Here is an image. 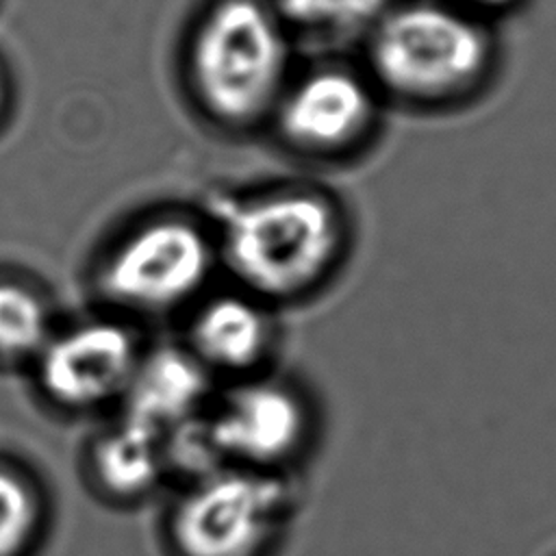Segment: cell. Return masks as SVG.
I'll return each mask as SVG.
<instances>
[{
  "label": "cell",
  "instance_id": "8fae6325",
  "mask_svg": "<svg viewBox=\"0 0 556 556\" xmlns=\"http://www.w3.org/2000/svg\"><path fill=\"white\" fill-rule=\"evenodd\" d=\"M217 387V378L182 341H163L146 345L126 395L113 413L174 437L202 417Z\"/></svg>",
  "mask_w": 556,
  "mask_h": 556
},
{
  "label": "cell",
  "instance_id": "30bf717a",
  "mask_svg": "<svg viewBox=\"0 0 556 556\" xmlns=\"http://www.w3.org/2000/svg\"><path fill=\"white\" fill-rule=\"evenodd\" d=\"M180 341L222 384L267 371L276 324L269 304L241 289L224 291L193 304Z\"/></svg>",
  "mask_w": 556,
  "mask_h": 556
},
{
  "label": "cell",
  "instance_id": "4fadbf2b",
  "mask_svg": "<svg viewBox=\"0 0 556 556\" xmlns=\"http://www.w3.org/2000/svg\"><path fill=\"white\" fill-rule=\"evenodd\" d=\"M48 298L26 280L0 276V367H30L54 332Z\"/></svg>",
  "mask_w": 556,
  "mask_h": 556
},
{
  "label": "cell",
  "instance_id": "277c9868",
  "mask_svg": "<svg viewBox=\"0 0 556 556\" xmlns=\"http://www.w3.org/2000/svg\"><path fill=\"white\" fill-rule=\"evenodd\" d=\"M291 510L289 473L215 465L172 484L159 536L165 556H271Z\"/></svg>",
  "mask_w": 556,
  "mask_h": 556
},
{
  "label": "cell",
  "instance_id": "8992f818",
  "mask_svg": "<svg viewBox=\"0 0 556 556\" xmlns=\"http://www.w3.org/2000/svg\"><path fill=\"white\" fill-rule=\"evenodd\" d=\"M219 263L215 235L180 213L148 217L102 256L93 280L102 302L126 313L161 317L195 304Z\"/></svg>",
  "mask_w": 556,
  "mask_h": 556
},
{
  "label": "cell",
  "instance_id": "6da1fadb",
  "mask_svg": "<svg viewBox=\"0 0 556 556\" xmlns=\"http://www.w3.org/2000/svg\"><path fill=\"white\" fill-rule=\"evenodd\" d=\"M500 43L493 24L452 0H395L367 24L361 65L384 102L450 111L493 80Z\"/></svg>",
  "mask_w": 556,
  "mask_h": 556
},
{
  "label": "cell",
  "instance_id": "7a4b0ae2",
  "mask_svg": "<svg viewBox=\"0 0 556 556\" xmlns=\"http://www.w3.org/2000/svg\"><path fill=\"white\" fill-rule=\"evenodd\" d=\"M219 263L241 291L265 304L319 291L350 245L343 204L315 185H282L222 206Z\"/></svg>",
  "mask_w": 556,
  "mask_h": 556
},
{
  "label": "cell",
  "instance_id": "7c38bea8",
  "mask_svg": "<svg viewBox=\"0 0 556 556\" xmlns=\"http://www.w3.org/2000/svg\"><path fill=\"white\" fill-rule=\"evenodd\" d=\"M50 526L48 491L20 458L0 454V556H35Z\"/></svg>",
  "mask_w": 556,
  "mask_h": 556
},
{
  "label": "cell",
  "instance_id": "ba28073f",
  "mask_svg": "<svg viewBox=\"0 0 556 556\" xmlns=\"http://www.w3.org/2000/svg\"><path fill=\"white\" fill-rule=\"evenodd\" d=\"M143 350L141 334L124 317L100 315L54 328L28 371L50 410L106 417L122 404Z\"/></svg>",
  "mask_w": 556,
  "mask_h": 556
},
{
  "label": "cell",
  "instance_id": "5bb4252c",
  "mask_svg": "<svg viewBox=\"0 0 556 556\" xmlns=\"http://www.w3.org/2000/svg\"><path fill=\"white\" fill-rule=\"evenodd\" d=\"M467 13L493 24L495 17H502L510 11H515L523 0H452Z\"/></svg>",
  "mask_w": 556,
  "mask_h": 556
},
{
  "label": "cell",
  "instance_id": "9c48e42d",
  "mask_svg": "<svg viewBox=\"0 0 556 556\" xmlns=\"http://www.w3.org/2000/svg\"><path fill=\"white\" fill-rule=\"evenodd\" d=\"M172 437L128 417L111 413L89 434L80 454L85 486L102 504L139 506L174 484Z\"/></svg>",
  "mask_w": 556,
  "mask_h": 556
},
{
  "label": "cell",
  "instance_id": "5b68a950",
  "mask_svg": "<svg viewBox=\"0 0 556 556\" xmlns=\"http://www.w3.org/2000/svg\"><path fill=\"white\" fill-rule=\"evenodd\" d=\"M308 428V404L289 380L265 371L222 382L202 417L169 441L176 480L215 465L289 473Z\"/></svg>",
  "mask_w": 556,
  "mask_h": 556
},
{
  "label": "cell",
  "instance_id": "3957f363",
  "mask_svg": "<svg viewBox=\"0 0 556 556\" xmlns=\"http://www.w3.org/2000/svg\"><path fill=\"white\" fill-rule=\"evenodd\" d=\"M289 30L271 0H213L187 39L185 76L200 113L226 130L269 122L291 76Z\"/></svg>",
  "mask_w": 556,
  "mask_h": 556
},
{
  "label": "cell",
  "instance_id": "52a82bcc",
  "mask_svg": "<svg viewBox=\"0 0 556 556\" xmlns=\"http://www.w3.org/2000/svg\"><path fill=\"white\" fill-rule=\"evenodd\" d=\"M384 104L361 63L324 61L289 76L269 124L304 159L345 161L376 139Z\"/></svg>",
  "mask_w": 556,
  "mask_h": 556
},
{
  "label": "cell",
  "instance_id": "9a60e30c",
  "mask_svg": "<svg viewBox=\"0 0 556 556\" xmlns=\"http://www.w3.org/2000/svg\"><path fill=\"white\" fill-rule=\"evenodd\" d=\"M7 100H9V96H7V83H4V76L0 74V119H2L4 111H7Z\"/></svg>",
  "mask_w": 556,
  "mask_h": 556
}]
</instances>
